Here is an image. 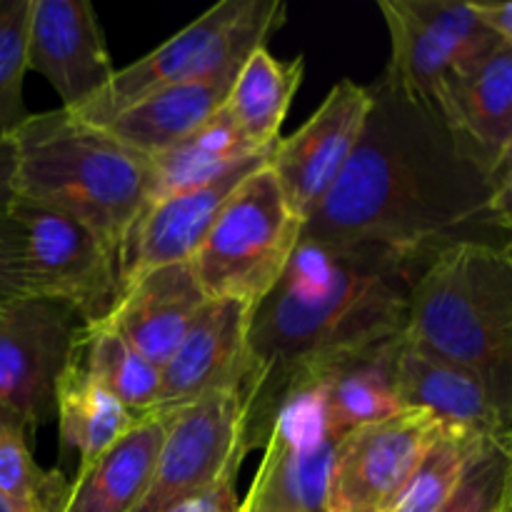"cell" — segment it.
I'll return each instance as SVG.
<instances>
[{
	"label": "cell",
	"mask_w": 512,
	"mask_h": 512,
	"mask_svg": "<svg viewBox=\"0 0 512 512\" xmlns=\"http://www.w3.org/2000/svg\"><path fill=\"white\" fill-rule=\"evenodd\" d=\"M358 145L300 240L373 245L430 260L460 243H505L490 175L438 110L380 78Z\"/></svg>",
	"instance_id": "obj_1"
},
{
	"label": "cell",
	"mask_w": 512,
	"mask_h": 512,
	"mask_svg": "<svg viewBox=\"0 0 512 512\" xmlns=\"http://www.w3.org/2000/svg\"><path fill=\"white\" fill-rule=\"evenodd\" d=\"M428 260L373 245L300 240L283 275L255 305L243 393V450L263 448L275 415L333 365L398 340Z\"/></svg>",
	"instance_id": "obj_2"
},
{
	"label": "cell",
	"mask_w": 512,
	"mask_h": 512,
	"mask_svg": "<svg viewBox=\"0 0 512 512\" xmlns=\"http://www.w3.org/2000/svg\"><path fill=\"white\" fill-rule=\"evenodd\" d=\"M405 335L478 375L512 430V248L460 243L418 275Z\"/></svg>",
	"instance_id": "obj_3"
},
{
	"label": "cell",
	"mask_w": 512,
	"mask_h": 512,
	"mask_svg": "<svg viewBox=\"0 0 512 512\" xmlns=\"http://www.w3.org/2000/svg\"><path fill=\"white\" fill-rule=\"evenodd\" d=\"M18 200L88 225L123 270L130 233L145 205L148 163L63 108L30 113L15 135ZM123 275V273H120Z\"/></svg>",
	"instance_id": "obj_4"
},
{
	"label": "cell",
	"mask_w": 512,
	"mask_h": 512,
	"mask_svg": "<svg viewBox=\"0 0 512 512\" xmlns=\"http://www.w3.org/2000/svg\"><path fill=\"white\" fill-rule=\"evenodd\" d=\"M285 13L288 8L280 0H220L153 53L115 70L108 88L70 115L90 128H100L130 105L170 85L223 65L243 63L253 50L268 43L283 25Z\"/></svg>",
	"instance_id": "obj_5"
},
{
	"label": "cell",
	"mask_w": 512,
	"mask_h": 512,
	"mask_svg": "<svg viewBox=\"0 0 512 512\" xmlns=\"http://www.w3.org/2000/svg\"><path fill=\"white\" fill-rule=\"evenodd\" d=\"M303 225L273 170L263 165L235 188L188 263L208 300L255 308L283 275Z\"/></svg>",
	"instance_id": "obj_6"
},
{
	"label": "cell",
	"mask_w": 512,
	"mask_h": 512,
	"mask_svg": "<svg viewBox=\"0 0 512 512\" xmlns=\"http://www.w3.org/2000/svg\"><path fill=\"white\" fill-rule=\"evenodd\" d=\"M390 33V63L380 75L413 103L433 108L455 73L500 43L473 3L378 0Z\"/></svg>",
	"instance_id": "obj_7"
},
{
	"label": "cell",
	"mask_w": 512,
	"mask_h": 512,
	"mask_svg": "<svg viewBox=\"0 0 512 512\" xmlns=\"http://www.w3.org/2000/svg\"><path fill=\"white\" fill-rule=\"evenodd\" d=\"M243 450V393L213 390L170 408L168 433L160 448L153 483L133 512H170L213 488L225 473L240 470Z\"/></svg>",
	"instance_id": "obj_8"
},
{
	"label": "cell",
	"mask_w": 512,
	"mask_h": 512,
	"mask_svg": "<svg viewBox=\"0 0 512 512\" xmlns=\"http://www.w3.org/2000/svg\"><path fill=\"white\" fill-rule=\"evenodd\" d=\"M10 213L23 225L38 295L70 305L83 325L108 320L123 293V275L103 240L80 220L28 200H15Z\"/></svg>",
	"instance_id": "obj_9"
},
{
	"label": "cell",
	"mask_w": 512,
	"mask_h": 512,
	"mask_svg": "<svg viewBox=\"0 0 512 512\" xmlns=\"http://www.w3.org/2000/svg\"><path fill=\"white\" fill-rule=\"evenodd\" d=\"M83 320L60 300H18L0 310V408L35 430L55 415V385L73 358Z\"/></svg>",
	"instance_id": "obj_10"
},
{
	"label": "cell",
	"mask_w": 512,
	"mask_h": 512,
	"mask_svg": "<svg viewBox=\"0 0 512 512\" xmlns=\"http://www.w3.org/2000/svg\"><path fill=\"white\" fill-rule=\"evenodd\" d=\"M443 423L425 410H403L343 435L333 450L328 512H393Z\"/></svg>",
	"instance_id": "obj_11"
},
{
	"label": "cell",
	"mask_w": 512,
	"mask_h": 512,
	"mask_svg": "<svg viewBox=\"0 0 512 512\" xmlns=\"http://www.w3.org/2000/svg\"><path fill=\"white\" fill-rule=\"evenodd\" d=\"M333 438L320 385L298 390L275 415L265 455L240 512H328Z\"/></svg>",
	"instance_id": "obj_12"
},
{
	"label": "cell",
	"mask_w": 512,
	"mask_h": 512,
	"mask_svg": "<svg viewBox=\"0 0 512 512\" xmlns=\"http://www.w3.org/2000/svg\"><path fill=\"white\" fill-rule=\"evenodd\" d=\"M370 85L340 80L308 123L278 138L268 168L273 170L290 210L308 220L343 175L368 120Z\"/></svg>",
	"instance_id": "obj_13"
},
{
	"label": "cell",
	"mask_w": 512,
	"mask_h": 512,
	"mask_svg": "<svg viewBox=\"0 0 512 512\" xmlns=\"http://www.w3.org/2000/svg\"><path fill=\"white\" fill-rule=\"evenodd\" d=\"M25 65L75 113L108 88L115 75L98 13L88 0H30Z\"/></svg>",
	"instance_id": "obj_14"
},
{
	"label": "cell",
	"mask_w": 512,
	"mask_h": 512,
	"mask_svg": "<svg viewBox=\"0 0 512 512\" xmlns=\"http://www.w3.org/2000/svg\"><path fill=\"white\" fill-rule=\"evenodd\" d=\"M253 305L208 300L168 363L160 368L155 410H170L213 390L243 388Z\"/></svg>",
	"instance_id": "obj_15"
},
{
	"label": "cell",
	"mask_w": 512,
	"mask_h": 512,
	"mask_svg": "<svg viewBox=\"0 0 512 512\" xmlns=\"http://www.w3.org/2000/svg\"><path fill=\"white\" fill-rule=\"evenodd\" d=\"M273 148L260 150V153L240 160L238 165H233L200 188L173 195V198H165L145 208L135 223L133 233H130L128 248H125L123 270H120L123 285L133 280L135 275L148 273L153 268L188 263L205 240L208 230L213 228L223 205L235 193V188L255 170L268 165Z\"/></svg>",
	"instance_id": "obj_16"
},
{
	"label": "cell",
	"mask_w": 512,
	"mask_h": 512,
	"mask_svg": "<svg viewBox=\"0 0 512 512\" xmlns=\"http://www.w3.org/2000/svg\"><path fill=\"white\" fill-rule=\"evenodd\" d=\"M390 370L405 410H425L443 425L468 430L480 438H503L510 433L478 375L440 358L405 333L390 355Z\"/></svg>",
	"instance_id": "obj_17"
},
{
	"label": "cell",
	"mask_w": 512,
	"mask_h": 512,
	"mask_svg": "<svg viewBox=\"0 0 512 512\" xmlns=\"http://www.w3.org/2000/svg\"><path fill=\"white\" fill-rule=\"evenodd\" d=\"M435 110L475 163L493 178L512 143V45L500 40L455 73Z\"/></svg>",
	"instance_id": "obj_18"
},
{
	"label": "cell",
	"mask_w": 512,
	"mask_h": 512,
	"mask_svg": "<svg viewBox=\"0 0 512 512\" xmlns=\"http://www.w3.org/2000/svg\"><path fill=\"white\" fill-rule=\"evenodd\" d=\"M205 303L208 295L190 263L163 265L128 280L103 323L118 330L155 368H163Z\"/></svg>",
	"instance_id": "obj_19"
},
{
	"label": "cell",
	"mask_w": 512,
	"mask_h": 512,
	"mask_svg": "<svg viewBox=\"0 0 512 512\" xmlns=\"http://www.w3.org/2000/svg\"><path fill=\"white\" fill-rule=\"evenodd\" d=\"M243 63L223 65L218 70L170 85L130 105L128 110L100 125V130L143 158L160 153L193 135L225 108Z\"/></svg>",
	"instance_id": "obj_20"
},
{
	"label": "cell",
	"mask_w": 512,
	"mask_h": 512,
	"mask_svg": "<svg viewBox=\"0 0 512 512\" xmlns=\"http://www.w3.org/2000/svg\"><path fill=\"white\" fill-rule=\"evenodd\" d=\"M170 410H150L93 463L80 465L70 480L60 512H133L143 503L160 448L168 433Z\"/></svg>",
	"instance_id": "obj_21"
},
{
	"label": "cell",
	"mask_w": 512,
	"mask_h": 512,
	"mask_svg": "<svg viewBox=\"0 0 512 512\" xmlns=\"http://www.w3.org/2000/svg\"><path fill=\"white\" fill-rule=\"evenodd\" d=\"M255 153H260V150L245 140L228 110L223 108L193 135L145 158L148 185H145L143 210L160 203V200L210 183Z\"/></svg>",
	"instance_id": "obj_22"
},
{
	"label": "cell",
	"mask_w": 512,
	"mask_h": 512,
	"mask_svg": "<svg viewBox=\"0 0 512 512\" xmlns=\"http://www.w3.org/2000/svg\"><path fill=\"white\" fill-rule=\"evenodd\" d=\"M398 340L343 360L318 380L325 420L335 440L405 410L390 370V355Z\"/></svg>",
	"instance_id": "obj_23"
},
{
	"label": "cell",
	"mask_w": 512,
	"mask_h": 512,
	"mask_svg": "<svg viewBox=\"0 0 512 512\" xmlns=\"http://www.w3.org/2000/svg\"><path fill=\"white\" fill-rule=\"evenodd\" d=\"M138 418L85 370L73 350L68 368L55 385V420L63 448L78 450L80 465H88L123 438Z\"/></svg>",
	"instance_id": "obj_24"
},
{
	"label": "cell",
	"mask_w": 512,
	"mask_h": 512,
	"mask_svg": "<svg viewBox=\"0 0 512 512\" xmlns=\"http://www.w3.org/2000/svg\"><path fill=\"white\" fill-rule=\"evenodd\" d=\"M305 60H275L268 45L253 50L240 68L225 110L253 148L265 150L278 143L280 125L303 83Z\"/></svg>",
	"instance_id": "obj_25"
},
{
	"label": "cell",
	"mask_w": 512,
	"mask_h": 512,
	"mask_svg": "<svg viewBox=\"0 0 512 512\" xmlns=\"http://www.w3.org/2000/svg\"><path fill=\"white\" fill-rule=\"evenodd\" d=\"M75 358L130 413L145 415L155 410L160 368L145 360L108 323L83 325L75 343Z\"/></svg>",
	"instance_id": "obj_26"
},
{
	"label": "cell",
	"mask_w": 512,
	"mask_h": 512,
	"mask_svg": "<svg viewBox=\"0 0 512 512\" xmlns=\"http://www.w3.org/2000/svg\"><path fill=\"white\" fill-rule=\"evenodd\" d=\"M483 440L468 430L443 425L410 475L393 512H438L455 493Z\"/></svg>",
	"instance_id": "obj_27"
},
{
	"label": "cell",
	"mask_w": 512,
	"mask_h": 512,
	"mask_svg": "<svg viewBox=\"0 0 512 512\" xmlns=\"http://www.w3.org/2000/svg\"><path fill=\"white\" fill-rule=\"evenodd\" d=\"M25 435L23 425H0V498L13 512H60L70 480L58 470L40 468Z\"/></svg>",
	"instance_id": "obj_28"
},
{
	"label": "cell",
	"mask_w": 512,
	"mask_h": 512,
	"mask_svg": "<svg viewBox=\"0 0 512 512\" xmlns=\"http://www.w3.org/2000/svg\"><path fill=\"white\" fill-rule=\"evenodd\" d=\"M28 18L30 0H0V143L13 140L30 118L23 100Z\"/></svg>",
	"instance_id": "obj_29"
},
{
	"label": "cell",
	"mask_w": 512,
	"mask_h": 512,
	"mask_svg": "<svg viewBox=\"0 0 512 512\" xmlns=\"http://www.w3.org/2000/svg\"><path fill=\"white\" fill-rule=\"evenodd\" d=\"M505 438H485L475 450L463 480L438 512H498L508 450Z\"/></svg>",
	"instance_id": "obj_30"
},
{
	"label": "cell",
	"mask_w": 512,
	"mask_h": 512,
	"mask_svg": "<svg viewBox=\"0 0 512 512\" xmlns=\"http://www.w3.org/2000/svg\"><path fill=\"white\" fill-rule=\"evenodd\" d=\"M33 295L38 290L28 265L23 225L13 213L0 215V310Z\"/></svg>",
	"instance_id": "obj_31"
},
{
	"label": "cell",
	"mask_w": 512,
	"mask_h": 512,
	"mask_svg": "<svg viewBox=\"0 0 512 512\" xmlns=\"http://www.w3.org/2000/svg\"><path fill=\"white\" fill-rule=\"evenodd\" d=\"M238 473L240 470H230V473H225L213 488L195 495L193 500L178 505V508L170 512H240V500L238 493H235Z\"/></svg>",
	"instance_id": "obj_32"
},
{
	"label": "cell",
	"mask_w": 512,
	"mask_h": 512,
	"mask_svg": "<svg viewBox=\"0 0 512 512\" xmlns=\"http://www.w3.org/2000/svg\"><path fill=\"white\" fill-rule=\"evenodd\" d=\"M18 200V148L13 140L0 143V215H8Z\"/></svg>",
	"instance_id": "obj_33"
},
{
	"label": "cell",
	"mask_w": 512,
	"mask_h": 512,
	"mask_svg": "<svg viewBox=\"0 0 512 512\" xmlns=\"http://www.w3.org/2000/svg\"><path fill=\"white\" fill-rule=\"evenodd\" d=\"M480 18L503 43L512 45V3H473Z\"/></svg>",
	"instance_id": "obj_34"
},
{
	"label": "cell",
	"mask_w": 512,
	"mask_h": 512,
	"mask_svg": "<svg viewBox=\"0 0 512 512\" xmlns=\"http://www.w3.org/2000/svg\"><path fill=\"white\" fill-rule=\"evenodd\" d=\"M490 183H493L495 200L503 198V195H508L512 190V143H510V148L505 150V155H503V160L498 163V168H495Z\"/></svg>",
	"instance_id": "obj_35"
},
{
	"label": "cell",
	"mask_w": 512,
	"mask_h": 512,
	"mask_svg": "<svg viewBox=\"0 0 512 512\" xmlns=\"http://www.w3.org/2000/svg\"><path fill=\"white\" fill-rule=\"evenodd\" d=\"M495 215H498V225L505 235V243L512 248V190L495 200Z\"/></svg>",
	"instance_id": "obj_36"
},
{
	"label": "cell",
	"mask_w": 512,
	"mask_h": 512,
	"mask_svg": "<svg viewBox=\"0 0 512 512\" xmlns=\"http://www.w3.org/2000/svg\"><path fill=\"white\" fill-rule=\"evenodd\" d=\"M505 450H508V463H505L503 493H500L498 512H512V430L508 433V438H505Z\"/></svg>",
	"instance_id": "obj_37"
},
{
	"label": "cell",
	"mask_w": 512,
	"mask_h": 512,
	"mask_svg": "<svg viewBox=\"0 0 512 512\" xmlns=\"http://www.w3.org/2000/svg\"><path fill=\"white\" fill-rule=\"evenodd\" d=\"M5 423H15V420L13 418H10V415L8 413H5V410L3 408H0V425H5ZM20 425V423H18Z\"/></svg>",
	"instance_id": "obj_38"
},
{
	"label": "cell",
	"mask_w": 512,
	"mask_h": 512,
	"mask_svg": "<svg viewBox=\"0 0 512 512\" xmlns=\"http://www.w3.org/2000/svg\"><path fill=\"white\" fill-rule=\"evenodd\" d=\"M0 512H13V510H10V505H8V503H5V500H3V498H0Z\"/></svg>",
	"instance_id": "obj_39"
}]
</instances>
